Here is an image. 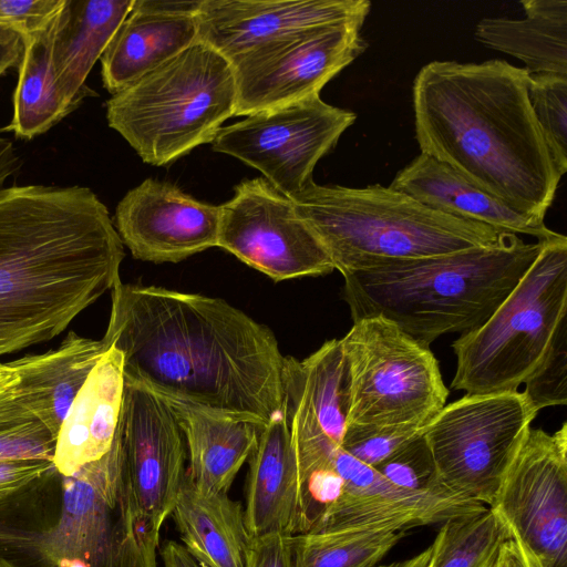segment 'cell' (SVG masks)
Wrapping results in <instances>:
<instances>
[{
	"mask_svg": "<svg viewBox=\"0 0 567 567\" xmlns=\"http://www.w3.org/2000/svg\"><path fill=\"white\" fill-rule=\"evenodd\" d=\"M124 378L158 395L266 425L285 401L272 331L219 298L118 282L104 337Z\"/></svg>",
	"mask_w": 567,
	"mask_h": 567,
	"instance_id": "6da1fadb",
	"label": "cell"
},
{
	"mask_svg": "<svg viewBox=\"0 0 567 567\" xmlns=\"http://www.w3.org/2000/svg\"><path fill=\"white\" fill-rule=\"evenodd\" d=\"M124 245L83 186L0 190V357L50 341L120 280Z\"/></svg>",
	"mask_w": 567,
	"mask_h": 567,
	"instance_id": "7a4b0ae2",
	"label": "cell"
},
{
	"mask_svg": "<svg viewBox=\"0 0 567 567\" xmlns=\"http://www.w3.org/2000/svg\"><path fill=\"white\" fill-rule=\"evenodd\" d=\"M528 74L499 59L425 64L412 89L415 136L422 154L544 218L561 177L532 111Z\"/></svg>",
	"mask_w": 567,
	"mask_h": 567,
	"instance_id": "3957f363",
	"label": "cell"
},
{
	"mask_svg": "<svg viewBox=\"0 0 567 567\" xmlns=\"http://www.w3.org/2000/svg\"><path fill=\"white\" fill-rule=\"evenodd\" d=\"M1 567H157L123 502L115 450L0 495Z\"/></svg>",
	"mask_w": 567,
	"mask_h": 567,
	"instance_id": "277c9868",
	"label": "cell"
},
{
	"mask_svg": "<svg viewBox=\"0 0 567 567\" xmlns=\"http://www.w3.org/2000/svg\"><path fill=\"white\" fill-rule=\"evenodd\" d=\"M544 241L505 233L499 243L402 260L343 276L352 320L382 317L430 347L481 326L516 287Z\"/></svg>",
	"mask_w": 567,
	"mask_h": 567,
	"instance_id": "5b68a950",
	"label": "cell"
},
{
	"mask_svg": "<svg viewBox=\"0 0 567 567\" xmlns=\"http://www.w3.org/2000/svg\"><path fill=\"white\" fill-rule=\"evenodd\" d=\"M342 276L499 243L504 231L434 210L390 186L311 181L291 198Z\"/></svg>",
	"mask_w": 567,
	"mask_h": 567,
	"instance_id": "8992f818",
	"label": "cell"
},
{
	"mask_svg": "<svg viewBox=\"0 0 567 567\" xmlns=\"http://www.w3.org/2000/svg\"><path fill=\"white\" fill-rule=\"evenodd\" d=\"M235 111L230 62L198 40L106 102L109 126L154 166L212 143Z\"/></svg>",
	"mask_w": 567,
	"mask_h": 567,
	"instance_id": "52a82bcc",
	"label": "cell"
},
{
	"mask_svg": "<svg viewBox=\"0 0 567 567\" xmlns=\"http://www.w3.org/2000/svg\"><path fill=\"white\" fill-rule=\"evenodd\" d=\"M567 324V237L544 241L516 287L477 328L452 349L451 386L465 394L517 391L542 365Z\"/></svg>",
	"mask_w": 567,
	"mask_h": 567,
	"instance_id": "ba28073f",
	"label": "cell"
},
{
	"mask_svg": "<svg viewBox=\"0 0 567 567\" xmlns=\"http://www.w3.org/2000/svg\"><path fill=\"white\" fill-rule=\"evenodd\" d=\"M348 363L347 426H425L449 396L430 347L382 317L353 321L341 338Z\"/></svg>",
	"mask_w": 567,
	"mask_h": 567,
	"instance_id": "9c48e42d",
	"label": "cell"
},
{
	"mask_svg": "<svg viewBox=\"0 0 567 567\" xmlns=\"http://www.w3.org/2000/svg\"><path fill=\"white\" fill-rule=\"evenodd\" d=\"M537 414L518 390L465 394L444 405L423 433L440 482L493 506Z\"/></svg>",
	"mask_w": 567,
	"mask_h": 567,
	"instance_id": "30bf717a",
	"label": "cell"
},
{
	"mask_svg": "<svg viewBox=\"0 0 567 567\" xmlns=\"http://www.w3.org/2000/svg\"><path fill=\"white\" fill-rule=\"evenodd\" d=\"M113 447L133 527L158 550L161 529L173 513L187 470L185 439L166 399L124 378Z\"/></svg>",
	"mask_w": 567,
	"mask_h": 567,
	"instance_id": "8fae6325",
	"label": "cell"
},
{
	"mask_svg": "<svg viewBox=\"0 0 567 567\" xmlns=\"http://www.w3.org/2000/svg\"><path fill=\"white\" fill-rule=\"evenodd\" d=\"M355 118V113L313 95L223 126L210 144L215 152L256 168L281 194L293 198L313 181L319 159Z\"/></svg>",
	"mask_w": 567,
	"mask_h": 567,
	"instance_id": "7c38bea8",
	"label": "cell"
},
{
	"mask_svg": "<svg viewBox=\"0 0 567 567\" xmlns=\"http://www.w3.org/2000/svg\"><path fill=\"white\" fill-rule=\"evenodd\" d=\"M364 20L302 29L228 61L236 83L235 115L290 104L313 95L368 48Z\"/></svg>",
	"mask_w": 567,
	"mask_h": 567,
	"instance_id": "4fadbf2b",
	"label": "cell"
},
{
	"mask_svg": "<svg viewBox=\"0 0 567 567\" xmlns=\"http://www.w3.org/2000/svg\"><path fill=\"white\" fill-rule=\"evenodd\" d=\"M217 247L275 281L327 275L334 266L291 198L264 177L245 179L219 205Z\"/></svg>",
	"mask_w": 567,
	"mask_h": 567,
	"instance_id": "5bb4252c",
	"label": "cell"
},
{
	"mask_svg": "<svg viewBox=\"0 0 567 567\" xmlns=\"http://www.w3.org/2000/svg\"><path fill=\"white\" fill-rule=\"evenodd\" d=\"M540 567H567V423L529 430L491 506Z\"/></svg>",
	"mask_w": 567,
	"mask_h": 567,
	"instance_id": "9a60e30c",
	"label": "cell"
},
{
	"mask_svg": "<svg viewBox=\"0 0 567 567\" xmlns=\"http://www.w3.org/2000/svg\"><path fill=\"white\" fill-rule=\"evenodd\" d=\"M219 216V206L147 178L118 202L113 223L134 258L178 262L217 246Z\"/></svg>",
	"mask_w": 567,
	"mask_h": 567,
	"instance_id": "2e32d148",
	"label": "cell"
},
{
	"mask_svg": "<svg viewBox=\"0 0 567 567\" xmlns=\"http://www.w3.org/2000/svg\"><path fill=\"white\" fill-rule=\"evenodd\" d=\"M368 0H202L197 40L227 60L286 34L348 20H364Z\"/></svg>",
	"mask_w": 567,
	"mask_h": 567,
	"instance_id": "e0dca14e",
	"label": "cell"
},
{
	"mask_svg": "<svg viewBox=\"0 0 567 567\" xmlns=\"http://www.w3.org/2000/svg\"><path fill=\"white\" fill-rule=\"evenodd\" d=\"M390 187L434 210L499 231L532 236L537 241L561 235L549 229L543 217L514 207L422 153L395 175Z\"/></svg>",
	"mask_w": 567,
	"mask_h": 567,
	"instance_id": "ac0fdd59",
	"label": "cell"
},
{
	"mask_svg": "<svg viewBox=\"0 0 567 567\" xmlns=\"http://www.w3.org/2000/svg\"><path fill=\"white\" fill-rule=\"evenodd\" d=\"M245 524L250 537L298 533L299 484L286 403L260 426L248 458Z\"/></svg>",
	"mask_w": 567,
	"mask_h": 567,
	"instance_id": "d6986e66",
	"label": "cell"
},
{
	"mask_svg": "<svg viewBox=\"0 0 567 567\" xmlns=\"http://www.w3.org/2000/svg\"><path fill=\"white\" fill-rule=\"evenodd\" d=\"M124 360L114 347L101 355L60 427L53 465L64 476L103 457L111 449L122 406Z\"/></svg>",
	"mask_w": 567,
	"mask_h": 567,
	"instance_id": "ffe728a7",
	"label": "cell"
},
{
	"mask_svg": "<svg viewBox=\"0 0 567 567\" xmlns=\"http://www.w3.org/2000/svg\"><path fill=\"white\" fill-rule=\"evenodd\" d=\"M132 6L133 0H63L49 24L51 64L71 111L89 94L85 80Z\"/></svg>",
	"mask_w": 567,
	"mask_h": 567,
	"instance_id": "44dd1931",
	"label": "cell"
},
{
	"mask_svg": "<svg viewBox=\"0 0 567 567\" xmlns=\"http://www.w3.org/2000/svg\"><path fill=\"white\" fill-rule=\"evenodd\" d=\"M196 40L195 16L161 12L133 0L100 59L104 87L118 93Z\"/></svg>",
	"mask_w": 567,
	"mask_h": 567,
	"instance_id": "7402d4cb",
	"label": "cell"
},
{
	"mask_svg": "<svg viewBox=\"0 0 567 567\" xmlns=\"http://www.w3.org/2000/svg\"><path fill=\"white\" fill-rule=\"evenodd\" d=\"M106 350L102 340L70 331L55 349L9 361L19 377L17 399L55 440L78 392Z\"/></svg>",
	"mask_w": 567,
	"mask_h": 567,
	"instance_id": "603a6c76",
	"label": "cell"
},
{
	"mask_svg": "<svg viewBox=\"0 0 567 567\" xmlns=\"http://www.w3.org/2000/svg\"><path fill=\"white\" fill-rule=\"evenodd\" d=\"M166 401L185 439L187 480L203 493H228L239 470L251 455L262 425L179 400Z\"/></svg>",
	"mask_w": 567,
	"mask_h": 567,
	"instance_id": "cb8c5ba5",
	"label": "cell"
},
{
	"mask_svg": "<svg viewBox=\"0 0 567 567\" xmlns=\"http://www.w3.org/2000/svg\"><path fill=\"white\" fill-rule=\"evenodd\" d=\"M285 402L289 412L317 426L340 446L350 403L348 363L341 339L326 341L302 361L287 357Z\"/></svg>",
	"mask_w": 567,
	"mask_h": 567,
	"instance_id": "d4e9b609",
	"label": "cell"
},
{
	"mask_svg": "<svg viewBox=\"0 0 567 567\" xmlns=\"http://www.w3.org/2000/svg\"><path fill=\"white\" fill-rule=\"evenodd\" d=\"M182 545L207 567H246L250 536L244 507L228 493L207 494L185 477L171 515Z\"/></svg>",
	"mask_w": 567,
	"mask_h": 567,
	"instance_id": "484cf974",
	"label": "cell"
},
{
	"mask_svg": "<svg viewBox=\"0 0 567 567\" xmlns=\"http://www.w3.org/2000/svg\"><path fill=\"white\" fill-rule=\"evenodd\" d=\"M520 4L525 18H484L476 24V40L520 60L529 74L567 76V1L522 0Z\"/></svg>",
	"mask_w": 567,
	"mask_h": 567,
	"instance_id": "4316f807",
	"label": "cell"
},
{
	"mask_svg": "<svg viewBox=\"0 0 567 567\" xmlns=\"http://www.w3.org/2000/svg\"><path fill=\"white\" fill-rule=\"evenodd\" d=\"M23 40L24 52L13 94V116L2 131L30 140L49 131L72 111L56 85L50 58L49 25Z\"/></svg>",
	"mask_w": 567,
	"mask_h": 567,
	"instance_id": "83f0119b",
	"label": "cell"
},
{
	"mask_svg": "<svg viewBox=\"0 0 567 567\" xmlns=\"http://www.w3.org/2000/svg\"><path fill=\"white\" fill-rule=\"evenodd\" d=\"M406 535L392 529H333L292 536L295 567H375Z\"/></svg>",
	"mask_w": 567,
	"mask_h": 567,
	"instance_id": "f1b7e54d",
	"label": "cell"
},
{
	"mask_svg": "<svg viewBox=\"0 0 567 567\" xmlns=\"http://www.w3.org/2000/svg\"><path fill=\"white\" fill-rule=\"evenodd\" d=\"M513 536L491 507L441 524L427 567H488L499 546Z\"/></svg>",
	"mask_w": 567,
	"mask_h": 567,
	"instance_id": "f546056e",
	"label": "cell"
},
{
	"mask_svg": "<svg viewBox=\"0 0 567 567\" xmlns=\"http://www.w3.org/2000/svg\"><path fill=\"white\" fill-rule=\"evenodd\" d=\"M528 100L553 164L567 172V76L528 74Z\"/></svg>",
	"mask_w": 567,
	"mask_h": 567,
	"instance_id": "4dcf8cb0",
	"label": "cell"
},
{
	"mask_svg": "<svg viewBox=\"0 0 567 567\" xmlns=\"http://www.w3.org/2000/svg\"><path fill=\"white\" fill-rule=\"evenodd\" d=\"M14 386L0 393V461L48 460L53 462L56 440L14 394Z\"/></svg>",
	"mask_w": 567,
	"mask_h": 567,
	"instance_id": "1f68e13d",
	"label": "cell"
},
{
	"mask_svg": "<svg viewBox=\"0 0 567 567\" xmlns=\"http://www.w3.org/2000/svg\"><path fill=\"white\" fill-rule=\"evenodd\" d=\"M374 468L389 482L406 491L417 493L453 492L440 482L423 434L403 445Z\"/></svg>",
	"mask_w": 567,
	"mask_h": 567,
	"instance_id": "d6a6232c",
	"label": "cell"
},
{
	"mask_svg": "<svg viewBox=\"0 0 567 567\" xmlns=\"http://www.w3.org/2000/svg\"><path fill=\"white\" fill-rule=\"evenodd\" d=\"M426 426H347L340 446L354 458L374 467L403 445L422 435Z\"/></svg>",
	"mask_w": 567,
	"mask_h": 567,
	"instance_id": "836d02e7",
	"label": "cell"
},
{
	"mask_svg": "<svg viewBox=\"0 0 567 567\" xmlns=\"http://www.w3.org/2000/svg\"><path fill=\"white\" fill-rule=\"evenodd\" d=\"M524 384V394L538 412L567 403V324L559 330L545 361Z\"/></svg>",
	"mask_w": 567,
	"mask_h": 567,
	"instance_id": "e575fe53",
	"label": "cell"
},
{
	"mask_svg": "<svg viewBox=\"0 0 567 567\" xmlns=\"http://www.w3.org/2000/svg\"><path fill=\"white\" fill-rule=\"evenodd\" d=\"M63 0H0V23L23 39L44 30Z\"/></svg>",
	"mask_w": 567,
	"mask_h": 567,
	"instance_id": "d590c367",
	"label": "cell"
},
{
	"mask_svg": "<svg viewBox=\"0 0 567 567\" xmlns=\"http://www.w3.org/2000/svg\"><path fill=\"white\" fill-rule=\"evenodd\" d=\"M246 567H295L292 536L268 534L250 537Z\"/></svg>",
	"mask_w": 567,
	"mask_h": 567,
	"instance_id": "8d00e7d4",
	"label": "cell"
},
{
	"mask_svg": "<svg viewBox=\"0 0 567 567\" xmlns=\"http://www.w3.org/2000/svg\"><path fill=\"white\" fill-rule=\"evenodd\" d=\"M53 466L48 460L0 461V495L16 491Z\"/></svg>",
	"mask_w": 567,
	"mask_h": 567,
	"instance_id": "74e56055",
	"label": "cell"
},
{
	"mask_svg": "<svg viewBox=\"0 0 567 567\" xmlns=\"http://www.w3.org/2000/svg\"><path fill=\"white\" fill-rule=\"evenodd\" d=\"M488 567H540L535 557L514 536L503 542Z\"/></svg>",
	"mask_w": 567,
	"mask_h": 567,
	"instance_id": "f35d334b",
	"label": "cell"
},
{
	"mask_svg": "<svg viewBox=\"0 0 567 567\" xmlns=\"http://www.w3.org/2000/svg\"><path fill=\"white\" fill-rule=\"evenodd\" d=\"M24 52L23 38L0 23V78L11 68L19 66Z\"/></svg>",
	"mask_w": 567,
	"mask_h": 567,
	"instance_id": "ab89813d",
	"label": "cell"
},
{
	"mask_svg": "<svg viewBox=\"0 0 567 567\" xmlns=\"http://www.w3.org/2000/svg\"><path fill=\"white\" fill-rule=\"evenodd\" d=\"M159 556L164 567H207L195 559L182 544L175 540H168L159 549Z\"/></svg>",
	"mask_w": 567,
	"mask_h": 567,
	"instance_id": "60d3db41",
	"label": "cell"
},
{
	"mask_svg": "<svg viewBox=\"0 0 567 567\" xmlns=\"http://www.w3.org/2000/svg\"><path fill=\"white\" fill-rule=\"evenodd\" d=\"M20 158L11 141L4 137L0 131V190L7 182L18 172Z\"/></svg>",
	"mask_w": 567,
	"mask_h": 567,
	"instance_id": "b9f144b4",
	"label": "cell"
},
{
	"mask_svg": "<svg viewBox=\"0 0 567 567\" xmlns=\"http://www.w3.org/2000/svg\"><path fill=\"white\" fill-rule=\"evenodd\" d=\"M431 554L432 547L430 546L411 558L401 561H393L386 565H378L375 567H427L431 559Z\"/></svg>",
	"mask_w": 567,
	"mask_h": 567,
	"instance_id": "7bdbcfd3",
	"label": "cell"
},
{
	"mask_svg": "<svg viewBox=\"0 0 567 567\" xmlns=\"http://www.w3.org/2000/svg\"><path fill=\"white\" fill-rule=\"evenodd\" d=\"M18 382L19 377L9 362H0V393L16 385Z\"/></svg>",
	"mask_w": 567,
	"mask_h": 567,
	"instance_id": "ee69618b",
	"label": "cell"
},
{
	"mask_svg": "<svg viewBox=\"0 0 567 567\" xmlns=\"http://www.w3.org/2000/svg\"><path fill=\"white\" fill-rule=\"evenodd\" d=\"M1 567V566H0Z\"/></svg>",
	"mask_w": 567,
	"mask_h": 567,
	"instance_id": "f6af8a7d",
	"label": "cell"
}]
</instances>
